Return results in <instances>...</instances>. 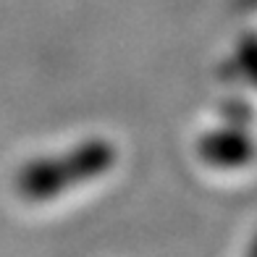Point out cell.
Wrapping results in <instances>:
<instances>
[{"label": "cell", "instance_id": "obj_1", "mask_svg": "<svg viewBox=\"0 0 257 257\" xmlns=\"http://www.w3.org/2000/svg\"><path fill=\"white\" fill-rule=\"evenodd\" d=\"M113 163V153L105 145H84L66 160H40L21 171L19 192L27 200H53L63 189L84 184Z\"/></svg>", "mask_w": 257, "mask_h": 257}, {"label": "cell", "instance_id": "obj_2", "mask_svg": "<svg viewBox=\"0 0 257 257\" xmlns=\"http://www.w3.org/2000/svg\"><path fill=\"white\" fill-rule=\"evenodd\" d=\"M247 257H257V239L252 241V247H249V252H247Z\"/></svg>", "mask_w": 257, "mask_h": 257}]
</instances>
